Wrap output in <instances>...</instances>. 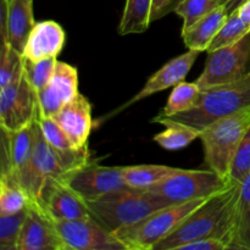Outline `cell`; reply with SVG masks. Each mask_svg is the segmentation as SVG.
<instances>
[{"label":"cell","mask_w":250,"mask_h":250,"mask_svg":"<svg viewBox=\"0 0 250 250\" xmlns=\"http://www.w3.org/2000/svg\"><path fill=\"white\" fill-rule=\"evenodd\" d=\"M239 190L241 183L234 182L227 189L211 195L153 250H178L185 244L205 237L221 239L231 249Z\"/></svg>","instance_id":"6da1fadb"},{"label":"cell","mask_w":250,"mask_h":250,"mask_svg":"<svg viewBox=\"0 0 250 250\" xmlns=\"http://www.w3.org/2000/svg\"><path fill=\"white\" fill-rule=\"evenodd\" d=\"M250 105V72L236 82L202 90L197 106L168 117L155 116L151 121L163 126L178 125L202 133L217 120L234 114Z\"/></svg>","instance_id":"7a4b0ae2"},{"label":"cell","mask_w":250,"mask_h":250,"mask_svg":"<svg viewBox=\"0 0 250 250\" xmlns=\"http://www.w3.org/2000/svg\"><path fill=\"white\" fill-rule=\"evenodd\" d=\"M171 205L148 190L133 188L110 192L88 203L90 215L110 232L141 221L153 212Z\"/></svg>","instance_id":"3957f363"},{"label":"cell","mask_w":250,"mask_h":250,"mask_svg":"<svg viewBox=\"0 0 250 250\" xmlns=\"http://www.w3.org/2000/svg\"><path fill=\"white\" fill-rule=\"evenodd\" d=\"M250 128V105L217 120L200 134L204 148V160L209 170L222 177H229L234 154Z\"/></svg>","instance_id":"277c9868"},{"label":"cell","mask_w":250,"mask_h":250,"mask_svg":"<svg viewBox=\"0 0 250 250\" xmlns=\"http://www.w3.org/2000/svg\"><path fill=\"white\" fill-rule=\"evenodd\" d=\"M209 198L164 208L141 221L121 227L112 233L124 243L127 250H153L159 242L170 236L188 215Z\"/></svg>","instance_id":"5b68a950"},{"label":"cell","mask_w":250,"mask_h":250,"mask_svg":"<svg viewBox=\"0 0 250 250\" xmlns=\"http://www.w3.org/2000/svg\"><path fill=\"white\" fill-rule=\"evenodd\" d=\"M234 182L212 170H182L146 190L173 205L209 198L229 188Z\"/></svg>","instance_id":"8992f818"},{"label":"cell","mask_w":250,"mask_h":250,"mask_svg":"<svg viewBox=\"0 0 250 250\" xmlns=\"http://www.w3.org/2000/svg\"><path fill=\"white\" fill-rule=\"evenodd\" d=\"M250 37L231 46L208 53L207 63L195 83L202 90L236 82L250 72Z\"/></svg>","instance_id":"52a82bcc"},{"label":"cell","mask_w":250,"mask_h":250,"mask_svg":"<svg viewBox=\"0 0 250 250\" xmlns=\"http://www.w3.org/2000/svg\"><path fill=\"white\" fill-rule=\"evenodd\" d=\"M61 180L87 203L110 192L129 188L125 182L122 167L98 165L92 161L68 171Z\"/></svg>","instance_id":"ba28073f"},{"label":"cell","mask_w":250,"mask_h":250,"mask_svg":"<svg viewBox=\"0 0 250 250\" xmlns=\"http://www.w3.org/2000/svg\"><path fill=\"white\" fill-rule=\"evenodd\" d=\"M37 120V97L27 78L0 88V126L16 132L33 125Z\"/></svg>","instance_id":"9c48e42d"},{"label":"cell","mask_w":250,"mask_h":250,"mask_svg":"<svg viewBox=\"0 0 250 250\" xmlns=\"http://www.w3.org/2000/svg\"><path fill=\"white\" fill-rule=\"evenodd\" d=\"M55 224L67 250H127L112 232L93 216Z\"/></svg>","instance_id":"30bf717a"},{"label":"cell","mask_w":250,"mask_h":250,"mask_svg":"<svg viewBox=\"0 0 250 250\" xmlns=\"http://www.w3.org/2000/svg\"><path fill=\"white\" fill-rule=\"evenodd\" d=\"M17 250H67L55 221L37 200L31 199L26 207Z\"/></svg>","instance_id":"8fae6325"},{"label":"cell","mask_w":250,"mask_h":250,"mask_svg":"<svg viewBox=\"0 0 250 250\" xmlns=\"http://www.w3.org/2000/svg\"><path fill=\"white\" fill-rule=\"evenodd\" d=\"M38 203L54 221H71L92 216L88 203L61 178L44 186Z\"/></svg>","instance_id":"7c38bea8"},{"label":"cell","mask_w":250,"mask_h":250,"mask_svg":"<svg viewBox=\"0 0 250 250\" xmlns=\"http://www.w3.org/2000/svg\"><path fill=\"white\" fill-rule=\"evenodd\" d=\"M200 51L198 50H189L186 53L181 54V55L176 56V58L171 59L168 62H166L160 70L156 71L154 75H151L146 82L144 87L139 90L137 94H134L128 102L125 103L122 106L115 110L112 114L117 115L121 112L122 110L127 109L131 105L137 104L141 100L146 99V98L150 97V95L155 94V93L163 92V90L167 89V88L175 87L178 83L185 81L186 76L189 73L190 68L194 65L195 60L199 56Z\"/></svg>","instance_id":"4fadbf2b"},{"label":"cell","mask_w":250,"mask_h":250,"mask_svg":"<svg viewBox=\"0 0 250 250\" xmlns=\"http://www.w3.org/2000/svg\"><path fill=\"white\" fill-rule=\"evenodd\" d=\"M33 146V125L16 132L1 129V176L11 178L20 185L31 161Z\"/></svg>","instance_id":"5bb4252c"},{"label":"cell","mask_w":250,"mask_h":250,"mask_svg":"<svg viewBox=\"0 0 250 250\" xmlns=\"http://www.w3.org/2000/svg\"><path fill=\"white\" fill-rule=\"evenodd\" d=\"M78 146H88V138L93 127L92 105L89 100L78 93L77 97L66 103L62 109L51 117Z\"/></svg>","instance_id":"9a60e30c"},{"label":"cell","mask_w":250,"mask_h":250,"mask_svg":"<svg viewBox=\"0 0 250 250\" xmlns=\"http://www.w3.org/2000/svg\"><path fill=\"white\" fill-rule=\"evenodd\" d=\"M65 41V31L58 22L51 20L36 22L24 45V59L36 62L44 59L58 58Z\"/></svg>","instance_id":"2e32d148"},{"label":"cell","mask_w":250,"mask_h":250,"mask_svg":"<svg viewBox=\"0 0 250 250\" xmlns=\"http://www.w3.org/2000/svg\"><path fill=\"white\" fill-rule=\"evenodd\" d=\"M43 136L67 171L89 163V148H78L53 119H37Z\"/></svg>","instance_id":"e0dca14e"},{"label":"cell","mask_w":250,"mask_h":250,"mask_svg":"<svg viewBox=\"0 0 250 250\" xmlns=\"http://www.w3.org/2000/svg\"><path fill=\"white\" fill-rule=\"evenodd\" d=\"M229 12L225 5H220L210 14L195 22L189 28L182 31L185 45L189 50L208 51L212 39L226 22Z\"/></svg>","instance_id":"ac0fdd59"},{"label":"cell","mask_w":250,"mask_h":250,"mask_svg":"<svg viewBox=\"0 0 250 250\" xmlns=\"http://www.w3.org/2000/svg\"><path fill=\"white\" fill-rule=\"evenodd\" d=\"M36 24L33 0H10L7 9V42L23 54L29 32Z\"/></svg>","instance_id":"d6986e66"},{"label":"cell","mask_w":250,"mask_h":250,"mask_svg":"<svg viewBox=\"0 0 250 250\" xmlns=\"http://www.w3.org/2000/svg\"><path fill=\"white\" fill-rule=\"evenodd\" d=\"M182 168L165 165H136L122 167L125 182L133 189H146L171 177Z\"/></svg>","instance_id":"ffe728a7"},{"label":"cell","mask_w":250,"mask_h":250,"mask_svg":"<svg viewBox=\"0 0 250 250\" xmlns=\"http://www.w3.org/2000/svg\"><path fill=\"white\" fill-rule=\"evenodd\" d=\"M153 0H126L117 33L120 36L139 34L150 26Z\"/></svg>","instance_id":"44dd1931"},{"label":"cell","mask_w":250,"mask_h":250,"mask_svg":"<svg viewBox=\"0 0 250 250\" xmlns=\"http://www.w3.org/2000/svg\"><path fill=\"white\" fill-rule=\"evenodd\" d=\"M231 249L250 250V172L241 183Z\"/></svg>","instance_id":"7402d4cb"},{"label":"cell","mask_w":250,"mask_h":250,"mask_svg":"<svg viewBox=\"0 0 250 250\" xmlns=\"http://www.w3.org/2000/svg\"><path fill=\"white\" fill-rule=\"evenodd\" d=\"M202 97V89L195 82L182 81L175 85L168 97L167 104L159 112L158 117H168L194 109Z\"/></svg>","instance_id":"603a6c76"},{"label":"cell","mask_w":250,"mask_h":250,"mask_svg":"<svg viewBox=\"0 0 250 250\" xmlns=\"http://www.w3.org/2000/svg\"><path fill=\"white\" fill-rule=\"evenodd\" d=\"M49 88L56 97L66 104L77 97L78 92V71L75 66L63 61H56L55 71L51 77Z\"/></svg>","instance_id":"cb8c5ba5"},{"label":"cell","mask_w":250,"mask_h":250,"mask_svg":"<svg viewBox=\"0 0 250 250\" xmlns=\"http://www.w3.org/2000/svg\"><path fill=\"white\" fill-rule=\"evenodd\" d=\"M28 193L16 181L0 176V214L12 215L26 209L29 203Z\"/></svg>","instance_id":"d4e9b609"},{"label":"cell","mask_w":250,"mask_h":250,"mask_svg":"<svg viewBox=\"0 0 250 250\" xmlns=\"http://www.w3.org/2000/svg\"><path fill=\"white\" fill-rule=\"evenodd\" d=\"M249 33L250 24L243 21L238 15V11L234 10L229 15L224 26L221 27L219 33L212 39L207 53H210V51H214L220 48H225V46L234 45L238 42H241L244 37L248 36Z\"/></svg>","instance_id":"484cf974"},{"label":"cell","mask_w":250,"mask_h":250,"mask_svg":"<svg viewBox=\"0 0 250 250\" xmlns=\"http://www.w3.org/2000/svg\"><path fill=\"white\" fill-rule=\"evenodd\" d=\"M24 75V56L10 43L0 46V88L15 82Z\"/></svg>","instance_id":"4316f807"},{"label":"cell","mask_w":250,"mask_h":250,"mask_svg":"<svg viewBox=\"0 0 250 250\" xmlns=\"http://www.w3.org/2000/svg\"><path fill=\"white\" fill-rule=\"evenodd\" d=\"M160 133L154 136V141L168 151H176L189 146L193 141L200 138V132L189 127L168 125Z\"/></svg>","instance_id":"83f0119b"},{"label":"cell","mask_w":250,"mask_h":250,"mask_svg":"<svg viewBox=\"0 0 250 250\" xmlns=\"http://www.w3.org/2000/svg\"><path fill=\"white\" fill-rule=\"evenodd\" d=\"M220 5H222L221 0H182L175 9V14L183 20L182 31H185Z\"/></svg>","instance_id":"f1b7e54d"},{"label":"cell","mask_w":250,"mask_h":250,"mask_svg":"<svg viewBox=\"0 0 250 250\" xmlns=\"http://www.w3.org/2000/svg\"><path fill=\"white\" fill-rule=\"evenodd\" d=\"M56 61V58L44 59L36 62L24 59V77L27 78L34 92H39L49 85L55 71Z\"/></svg>","instance_id":"f546056e"},{"label":"cell","mask_w":250,"mask_h":250,"mask_svg":"<svg viewBox=\"0 0 250 250\" xmlns=\"http://www.w3.org/2000/svg\"><path fill=\"white\" fill-rule=\"evenodd\" d=\"M24 219L26 209L12 215L0 214V250H17Z\"/></svg>","instance_id":"4dcf8cb0"},{"label":"cell","mask_w":250,"mask_h":250,"mask_svg":"<svg viewBox=\"0 0 250 250\" xmlns=\"http://www.w3.org/2000/svg\"><path fill=\"white\" fill-rule=\"evenodd\" d=\"M250 172V128L242 139L233 161H232L229 177L236 182L242 183Z\"/></svg>","instance_id":"1f68e13d"},{"label":"cell","mask_w":250,"mask_h":250,"mask_svg":"<svg viewBox=\"0 0 250 250\" xmlns=\"http://www.w3.org/2000/svg\"><path fill=\"white\" fill-rule=\"evenodd\" d=\"M37 97V119H50L54 117L65 104L56 97L55 93L46 85L36 93Z\"/></svg>","instance_id":"d6a6232c"},{"label":"cell","mask_w":250,"mask_h":250,"mask_svg":"<svg viewBox=\"0 0 250 250\" xmlns=\"http://www.w3.org/2000/svg\"><path fill=\"white\" fill-rule=\"evenodd\" d=\"M229 246L224 241L215 237H205L185 244L178 250H226Z\"/></svg>","instance_id":"836d02e7"},{"label":"cell","mask_w":250,"mask_h":250,"mask_svg":"<svg viewBox=\"0 0 250 250\" xmlns=\"http://www.w3.org/2000/svg\"><path fill=\"white\" fill-rule=\"evenodd\" d=\"M181 1L182 0H153L150 21H158L171 12H175V9Z\"/></svg>","instance_id":"e575fe53"},{"label":"cell","mask_w":250,"mask_h":250,"mask_svg":"<svg viewBox=\"0 0 250 250\" xmlns=\"http://www.w3.org/2000/svg\"><path fill=\"white\" fill-rule=\"evenodd\" d=\"M238 11V15L241 16V19L243 21H246L247 23L250 24V0H246L238 9H236Z\"/></svg>","instance_id":"d590c367"},{"label":"cell","mask_w":250,"mask_h":250,"mask_svg":"<svg viewBox=\"0 0 250 250\" xmlns=\"http://www.w3.org/2000/svg\"><path fill=\"white\" fill-rule=\"evenodd\" d=\"M244 1H246V0H232V1L229 2V4L226 6L227 10H229V14H231L232 11H234V10H236V9H238V7L241 6V5L243 4Z\"/></svg>","instance_id":"8d00e7d4"},{"label":"cell","mask_w":250,"mask_h":250,"mask_svg":"<svg viewBox=\"0 0 250 250\" xmlns=\"http://www.w3.org/2000/svg\"><path fill=\"white\" fill-rule=\"evenodd\" d=\"M7 1H10V0H7Z\"/></svg>","instance_id":"74e56055"},{"label":"cell","mask_w":250,"mask_h":250,"mask_svg":"<svg viewBox=\"0 0 250 250\" xmlns=\"http://www.w3.org/2000/svg\"><path fill=\"white\" fill-rule=\"evenodd\" d=\"M249 37H250V33H249Z\"/></svg>","instance_id":"f35d334b"}]
</instances>
